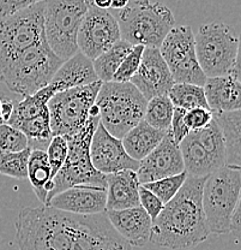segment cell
<instances>
[{"label":"cell","mask_w":241,"mask_h":250,"mask_svg":"<svg viewBox=\"0 0 241 250\" xmlns=\"http://www.w3.org/2000/svg\"><path fill=\"white\" fill-rule=\"evenodd\" d=\"M106 214L116 232L130 246L143 247L150 242L152 219L141 206L121 210H106Z\"/></svg>","instance_id":"cell-19"},{"label":"cell","mask_w":241,"mask_h":250,"mask_svg":"<svg viewBox=\"0 0 241 250\" xmlns=\"http://www.w3.org/2000/svg\"><path fill=\"white\" fill-rule=\"evenodd\" d=\"M15 228L19 250H132L106 213L79 215L46 205L25 207Z\"/></svg>","instance_id":"cell-1"},{"label":"cell","mask_w":241,"mask_h":250,"mask_svg":"<svg viewBox=\"0 0 241 250\" xmlns=\"http://www.w3.org/2000/svg\"><path fill=\"white\" fill-rule=\"evenodd\" d=\"M174 105L168 95H159L147 103L144 121L155 129L168 131L174 113Z\"/></svg>","instance_id":"cell-27"},{"label":"cell","mask_w":241,"mask_h":250,"mask_svg":"<svg viewBox=\"0 0 241 250\" xmlns=\"http://www.w3.org/2000/svg\"><path fill=\"white\" fill-rule=\"evenodd\" d=\"M179 147L190 176L206 177L225 165L224 136L215 118L204 129L190 131Z\"/></svg>","instance_id":"cell-12"},{"label":"cell","mask_w":241,"mask_h":250,"mask_svg":"<svg viewBox=\"0 0 241 250\" xmlns=\"http://www.w3.org/2000/svg\"><path fill=\"white\" fill-rule=\"evenodd\" d=\"M206 177L188 174L178 194L152 220L150 242L172 250L194 248L210 236L202 206Z\"/></svg>","instance_id":"cell-2"},{"label":"cell","mask_w":241,"mask_h":250,"mask_svg":"<svg viewBox=\"0 0 241 250\" xmlns=\"http://www.w3.org/2000/svg\"><path fill=\"white\" fill-rule=\"evenodd\" d=\"M30 152V147L20 152H0V174L16 179H28Z\"/></svg>","instance_id":"cell-28"},{"label":"cell","mask_w":241,"mask_h":250,"mask_svg":"<svg viewBox=\"0 0 241 250\" xmlns=\"http://www.w3.org/2000/svg\"><path fill=\"white\" fill-rule=\"evenodd\" d=\"M175 83H190L204 87L206 77L199 66L191 27H174L159 47Z\"/></svg>","instance_id":"cell-13"},{"label":"cell","mask_w":241,"mask_h":250,"mask_svg":"<svg viewBox=\"0 0 241 250\" xmlns=\"http://www.w3.org/2000/svg\"><path fill=\"white\" fill-rule=\"evenodd\" d=\"M229 233L233 234L237 241L241 242V191L239 201H238L237 208L234 210V214L232 218V224H230Z\"/></svg>","instance_id":"cell-37"},{"label":"cell","mask_w":241,"mask_h":250,"mask_svg":"<svg viewBox=\"0 0 241 250\" xmlns=\"http://www.w3.org/2000/svg\"><path fill=\"white\" fill-rule=\"evenodd\" d=\"M64 62L49 48L45 39L10 62L0 71V82L25 98L47 87Z\"/></svg>","instance_id":"cell-3"},{"label":"cell","mask_w":241,"mask_h":250,"mask_svg":"<svg viewBox=\"0 0 241 250\" xmlns=\"http://www.w3.org/2000/svg\"><path fill=\"white\" fill-rule=\"evenodd\" d=\"M145 98L131 82H103L95 105L100 112V123L116 139L144 118Z\"/></svg>","instance_id":"cell-6"},{"label":"cell","mask_w":241,"mask_h":250,"mask_svg":"<svg viewBox=\"0 0 241 250\" xmlns=\"http://www.w3.org/2000/svg\"><path fill=\"white\" fill-rule=\"evenodd\" d=\"M41 1L46 0H0V20L23 11Z\"/></svg>","instance_id":"cell-36"},{"label":"cell","mask_w":241,"mask_h":250,"mask_svg":"<svg viewBox=\"0 0 241 250\" xmlns=\"http://www.w3.org/2000/svg\"><path fill=\"white\" fill-rule=\"evenodd\" d=\"M130 82L141 92L147 101L155 96L168 95L175 84L160 49L155 47H145L141 65Z\"/></svg>","instance_id":"cell-16"},{"label":"cell","mask_w":241,"mask_h":250,"mask_svg":"<svg viewBox=\"0 0 241 250\" xmlns=\"http://www.w3.org/2000/svg\"><path fill=\"white\" fill-rule=\"evenodd\" d=\"M121 39L118 20L108 10L89 7L77 35V46L80 53L94 61Z\"/></svg>","instance_id":"cell-14"},{"label":"cell","mask_w":241,"mask_h":250,"mask_svg":"<svg viewBox=\"0 0 241 250\" xmlns=\"http://www.w3.org/2000/svg\"><path fill=\"white\" fill-rule=\"evenodd\" d=\"M28 179L36 197L42 205H46L48 195L53 190V178L46 150L32 149L28 159Z\"/></svg>","instance_id":"cell-24"},{"label":"cell","mask_w":241,"mask_h":250,"mask_svg":"<svg viewBox=\"0 0 241 250\" xmlns=\"http://www.w3.org/2000/svg\"><path fill=\"white\" fill-rule=\"evenodd\" d=\"M204 92L214 114L241 111V82L233 75L206 78Z\"/></svg>","instance_id":"cell-20"},{"label":"cell","mask_w":241,"mask_h":250,"mask_svg":"<svg viewBox=\"0 0 241 250\" xmlns=\"http://www.w3.org/2000/svg\"><path fill=\"white\" fill-rule=\"evenodd\" d=\"M100 124V117L89 116L77 134L66 137L69 150L63 167L54 176L53 190L48 195L47 203L53 196L76 186L107 188V174L98 172L90 159V143ZM46 203V205H47Z\"/></svg>","instance_id":"cell-5"},{"label":"cell","mask_w":241,"mask_h":250,"mask_svg":"<svg viewBox=\"0 0 241 250\" xmlns=\"http://www.w3.org/2000/svg\"><path fill=\"white\" fill-rule=\"evenodd\" d=\"M185 113H186L185 109L175 107L174 113H173L172 123H170L169 132L172 134L173 139H174V141L178 143V145L185 139L191 131V130L187 127V125L185 124V121H184Z\"/></svg>","instance_id":"cell-35"},{"label":"cell","mask_w":241,"mask_h":250,"mask_svg":"<svg viewBox=\"0 0 241 250\" xmlns=\"http://www.w3.org/2000/svg\"><path fill=\"white\" fill-rule=\"evenodd\" d=\"M174 107L190 111L193 108H209L204 87L190 83H175L168 93Z\"/></svg>","instance_id":"cell-26"},{"label":"cell","mask_w":241,"mask_h":250,"mask_svg":"<svg viewBox=\"0 0 241 250\" xmlns=\"http://www.w3.org/2000/svg\"><path fill=\"white\" fill-rule=\"evenodd\" d=\"M185 171L180 147L168 130L160 145L139 161L137 170L139 183H149L165 177L174 176Z\"/></svg>","instance_id":"cell-17"},{"label":"cell","mask_w":241,"mask_h":250,"mask_svg":"<svg viewBox=\"0 0 241 250\" xmlns=\"http://www.w3.org/2000/svg\"><path fill=\"white\" fill-rule=\"evenodd\" d=\"M144 46H133L131 51L129 52L128 56L125 57L123 62H121L120 66L116 70L114 74L113 80L114 82H130L133 75L136 74L138 70L139 65L142 62V56L144 52Z\"/></svg>","instance_id":"cell-31"},{"label":"cell","mask_w":241,"mask_h":250,"mask_svg":"<svg viewBox=\"0 0 241 250\" xmlns=\"http://www.w3.org/2000/svg\"><path fill=\"white\" fill-rule=\"evenodd\" d=\"M132 47L133 46L128 41L120 39L115 45H113L110 49H107L102 54H100L96 59H94L93 66H94L98 80L102 82H111L113 80L114 74L120 66L121 62L125 59Z\"/></svg>","instance_id":"cell-25"},{"label":"cell","mask_w":241,"mask_h":250,"mask_svg":"<svg viewBox=\"0 0 241 250\" xmlns=\"http://www.w3.org/2000/svg\"><path fill=\"white\" fill-rule=\"evenodd\" d=\"M239 38L224 23H208L199 27L194 46L199 66L206 77L230 75L235 62Z\"/></svg>","instance_id":"cell-9"},{"label":"cell","mask_w":241,"mask_h":250,"mask_svg":"<svg viewBox=\"0 0 241 250\" xmlns=\"http://www.w3.org/2000/svg\"><path fill=\"white\" fill-rule=\"evenodd\" d=\"M94 6L101 10H108L112 7V0H93Z\"/></svg>","instance_id":"cell-39"},{"label":"cell","mask_w":241,"mask_h":250,"mask_svg":"<svg viewBox=\"0 0 241 250\" xmlns=\"http://www.w3.org/2000/svg\"><path fill=\"white\" fill-rule=\"evenodd\" d=\"M130 0H112V7L114 10H123L129 5Z\"/></svg>","instance_id":"cell-40"},{"label":"cell","mask_w":241,"mask_h":250,"mask_svg":"<svg viewBox=\"0 0 241 250\" xmlns=\"http://www.w3.org/2000/svg\"><path fill=\"white\" fill-rule=\"evenodd\" d=\"M96 81H98V78L93 66V61L80 52H77L74 56L63 62L48 85L56 94L72 88L90 84Z\"/></svg>","instance_id":"cell-21"},{"label":"cell","mask_w":241,"mask_h":250,"mask_svg":"<svg viewBox=\"0 0 241 250\" xmlns=\"http://www.w3.org/2000/svg\"><path fill=\"white\" fill-rule=\"evenodd\" d=\"M166 132L167 131L155 129L143 119L124 135L121 142L126 153L132 159L141 161L160 145Z\"/></svg>","instance_id":"cell-23"},{"label":"cell","mask_w":241,"mask_h":250,"mask_svg":"<svg viewBox=\"0 0 241 250\" xmlns=\"http://www.w3.org/2000/svg\"><path fill=\"white\" fill-rule=\"evenodd\" d=\"M107 203V188L76 186L59 192L46 206L79 215L103 213Z\"/></svg>","instance_id":"cell-18"},{"label":"cell","mask_w":241,"mask_h":250,"mask_svg":"<svg viewBox=\"0 0 241 250\" xmlns=\"http://www.w3.org/2000/svg\"><path fill=\"white\" fill-rule=\"evenodd\" d=\"M118 23L121 39L132 46L159 48L175 27V18L172 10L161 2L134 0L119 11Z\"/></svg>","instance_id":"cell-4"},{"label":"cell","mask_w":241,"mask_h":250,"mask_svg":"<svg viewBox=\"0 0 241 250\" xmlns=\"http://www.w3.org/2000/svg\"><path fill=\"white\" fill-rule=\"evenodd\" d=\"M187 176V172L184 171L179 174L165 177V178L157 179V181L144 183L142 184V186L147 188V189L150 190L151 192H154L161 201L166 205V203L169 202L170 200L178 194V191L180 190V188L183 187L184 182L186 181Z\"/></svg>","instance_id":"cell-29"},{"label":"cell","mask_w":241,"mask_h":250,"mask_svg":"<svg viewBox=\"0 0 241 250\" xmlns=\"http://www.w3.org/2000/svg\"><path fill=\"white\" fill-rule=\"evenodd\" d=\"M67 150H69V145H67L66 137L56 135L49 141L46 153H47L48 163L51 166L52 178H54V176L63 167L65 160H66Z\"/></svg>","instance_id":"cell-32"},{"label":"cell","mask_w":241,"mask_h":250,"mask_svg":"<svg viewBox=\"0 0 241 250\" xmlns=\"http://www.w3.org/2000/svg\"><path fill=\"white\" fill-rule=\"evenodd\" d=\"M29 147L27 136L7 123L0 124V152H20Z\"/></svg>","instance_id":"cell-30"},{"label":"cell","mask_w":241,"mask_h":250,"mask_svg":"<svg viewBox=\"0 0 241 250\" xmlns=\"http://www.w3.org/2000/svg\"><path fill=\"white\" fill-rule=\"evenodd\" d=\"M102 81L56 93L48 101L49 121L53 136L69 137L77 134L89 118L96 103Z\"/></svg>","instance_id":"cell-11"},{"label":"cell","mask_w":241,"mask_h":250,"mask_svg":"<svg viewBox=\"0 0 241 250\" xmlns=\"http://www.w3.org/2000/svg\"><path fill=\"white\" fill-rule=\"evenodd\" d=\"M139 206L150 215L152 220H155L165 207V203L161 201L154 192L148 190L141 184L139 187Z\"/></svg>","instance_id":"cell-34"},{"label":"cell","mask_w":241,"mask_h":250,"mask_svg":"<svg viewBox=\"0 0 241 250\" xmlns=\"http://www.w3.org/2000/svg\"><path fill=\"white\" fill-rule=\"evenodd\" d=\"M241 191V170L224 165L206 176L202 206L210 233H229Z\"/></svg>","instance_id":"cell-7"},{"label":"cell","mask_w":241,"mask_h":250,"mask_svg":"<svg viewBox=\"0 0 241 250\" xmlns=\"http://www.w3.org/2000/svg\"><path fill=\"white\" fill-rule=\"evenodd\" d=\"M239 43H238V52H237V57H235V62L234 66H233V71L232 74L235 78H237L239 82H241V34L239 36Z\"/></svg>","instance_id":"cell-38"},{"label":"cell","mask_w":241,"mask_h":250,"mask_svg":"<svg viewBox=\"0 0 241 250\" xmlns=\"http://www.w3.org/2000/svg\"><path fill=\"white\" fill-rule=\"evenodd\" d=\"M46 1L0 20V71L22 52L45 40Z\"/></svg>","instance_id":"cell-10"},{"label":"cell","mask_w":241,"mask_h":250,"mask_svg":"<svg viewBox=\"0 0 241 250\" xmlns=\"http://www.w3.org/2000/svg\"><path fill=\"white\" fill-rule=\"evenodd\" d=\"M139 187L136 171L125 170L107 174L106 210H121L139 206Z\"/></svg>","instance_id":"cell-22"},{"label":"cell","mask_w":241,"mask_h":250,"mask_svg":"<svg viewBox=\"0 0 241 250\" xmlns=\"http://www.w3.org/2000/svg\"><path fill=\"white\" fill-rule=\"evenodd\" d=\"M93 0H46L43 30L49 48L63 61L77 53V35Z\"/></svg>","instance_id":"cell-8"},{"label":"cell","mask_w":241,"mask_h":250,"mask_svg":"<svg viewBox=\"0 0 241 250\" xmlns=\"http://www.w3.org/2000/svg\"><path fill=\"white\" fill-rule=\"evenodd\" d=\"M90 159L94 167L103 174L125 170L137 172L139 167V161L132 159L126 153L121 140L111 135L101 123L93 135Z\"/></svg>","instance_id":"cell-15"},{"label":"cell","mask_w":241,"mask_h":250,"mask_svg":"<svg viewBox=\"0 0 241 250\" xmlns=\"http://www.w3.org/2000/svg\"><path fill=\"white\" fill-rule=\"evenodd\" d=\"M214 119V113L209 108H193L186 111L184 121L191 131L204 129Z\"/></svg>","instance_id":"cell-33"}]
</instances>
